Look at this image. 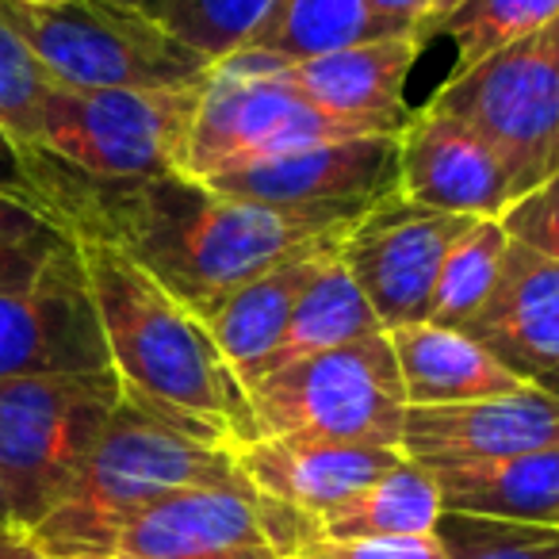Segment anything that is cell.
<instances>
[{"instance_id":"6da1fadb","label":"cell","mask_w":559,"mask_h":559,"mask_svg":"<svg viewBox=\"0 0 559 559\" xmlns=\"http://www.w3.org/2000/svg\"><path fill=\"white\" fill-rule=\"evenodd\" d=\"M35 180L70 238L119 246L195 314L280 261L342 241L357 223L330 211L238 200L192 177L96 180L47 150H35Z\"/></svg>"},{"instance_id":"7a4b0ae2","label":"cell","mask_w":559,"mask_h":559,"mask_svg":"<svg viewBox=\"0 0 559 559\" xmlns=\"http://www.w3.org/2000/svg\"><path fill=\"white\" fill-rule=\"evenodd\" d=\"M123 395L157 421L238 456L261 441L253 403L215 337L142 264L104 238H73Z\"/></svg>"},{"instance_id":"3957f363","label":"cell","mask_w":559,"mask_h":559,"mask_svg":"<svg viewBox=\"0 0 559 559\" xmlns=\"http://www.w3.org/2000/svg\"><path fill=\"white\" fill-rule=\"evenodd\" d=\"M238 456L157 421L123 395L66 498L27 533L50 559H111L150 502L185 487L241 483Z\"/></svg>"},{"instance_id":"277c9868","label":"cell","mask_w":559,"mask_h":559,"mask_svg":"<svg viewBox=\"0 0 559 559\" xmlns=\"http://www.w3.org/2000/svg\"><path fill=\"white\" fill-rule=\"evenodd\" d=\"M119 403L116 368L0 383V483L16 533L27 536L62 502Z\"/></svg>"},{"instance_id":"5b68a950","label":"cell","mask_w":559,"mask_h":559,"mask_svg":"<svg viewBox=\"0 0 559 559\" xmlns=\"http://www.w3.org/2000/svg\"><path fill=\"white\" fill-rule=\"evenodd\" d=\"M203 81L173 88L55 85L43 108L39 150L96 180L185 177Z\"/></svg>"},{"instance_id":"8992f818","label":"cell","mask_w":559,"mask_h":559,"mask_svg":"<svg viewBox=\"0 0 559 559\" xmlns=\"http://www.w3.org/2000/svg\"><path fill=\"white\" fill-rule=\"evenodd\" d=\"M246 391L261 437L299 433L403 449L406 391L388 334L360 337L276 368Z\"/></svg>"},{"instance_id":"52a82bcc","label":"cell","mask_w":559,"mask_h":559,"mask_svg":"<svg viewBox=\"0 0 559 559\" xmlns=\"http://www.w3.org/2000/svg\"><path fill=\"white\" fill-rule=\"evenodd\" d=\"M0 9L62 88H173L211 73L207 58L154 16L116 0H70L58 9L0 0Z\"/></svg>"},{"instance_id":"ba28073f","label":"cell","mask_w":559,"mask_h":559,"mask_svg":"<svg viewBox=\"0 0 559 559\" xmlns=\"http://www.w3.org/2000/svg\"><path fill=\"white\" fill-rule=\"evenodd\" d=\"M429 108L464 119L510 169L513 192L559 173V16L449 78Z\"/></svg>"},{"instance_id":"9c48e42d","label":"cell","mask_w":559,"mask_h":559,"mask_svg":"<svg viewBox=\"0 0 559 559\" xmlns=\"http://www.w3.org/2000/svg\"><path fill=\"white\" fill-rule=\"evenodd\" d=\"M365 131L322 116L257 50H234L211 66L195 108L185 177L211 180L246 165L269 162L299 146L360 139Z\"/></svg>"},{"instance_id":"30bf717a","label":"cell","mask_w":559,"mask_h":559,"mask_svg":"<svg viewBox=\"0 0 559 559\" xmlns=\"http://www.w3.org/2000/svg\"><path fill=\"white\" fill-rule=\"evenodd\" d=\"M311 536H319L311 518L241 479L150 502L119 533L111 559H296Z\"/></svg>"},{"instance_id":"8fae6325","label":"cell","mask_w":559,"mask_h":559,"mask_svg":"<svg viewBox=\"0 0 559 559\" xmlns=\"http://www.w3.org/2000/svg\"><path fill=\"white\" fill-rule=\"evenodd\" d=\"M472 215L433 211L403 192L380 200L342 238V261L380 314L383 330L429 322L437 276Z\"/></svg>"},{"instance_id":"7c38bea8","label":"cell","mask_w":559,"mask_h":559,"mask_svg":"<svg viewBox=\"0 0 559 559\" xmlns=\"http://www.w3.org/2000/svg\"><path fill=\"white\" fill-rule=\"evenodd\" d=\"M111 368L78 241H66L27 288H0V383Z\"/></svg>"},{"instance_id":"4fadbf2b","label":"cell","mask_w":559,"mask_h":559,"mask_svg":"<svg viewBox=\"0 0 559 559\" xmlns=\"http://www.w3.org/2000/svg\"><path fill=\"white\" fill-rule=\"evenodd\" d=\"M203 185L269 207L330 211L360 218L399 192V134H360L276 154Z\"/></svg>"},{"instance_id":"5bb4252c","label":"cell","mask_w":559,"mask_h":559,"mask_svg":"<svg viewBox=\"0 0 559 559\" xmlns=\"http://www.w3.org/2000/svg\"><path fill=\"white\" fill-rule=\"evenodd\" d=\"M559 444V399L525 383L513 395L452 406H406L403 456L426 467L487 464Z\"/></svg>"},{"instance_id":"9a60e30c","label":"cell","mask_w":559,"mask_h":559,"mask_svg":"<svg viewBox=\"0 0 559 559\" xmlns=\"http://www.w3.org/2000/svg\"><path fill=\"white\" fill-rule=\"evenodd\" d=\"M399 192L433 211L498 218L513 200L502 157L464 119L429 108L399 131Z\"/></svg>"},{"instance_id":"2e32d148","label":"cell","mask_w":559,"mask_h":559,"mask_svg":"<svg viewBox=\"0 0 559 559\" xmlns=\"http://www.w3.org/2000/svg\"><path fill=\"white\" fill-rule=\"evenodd\" d=\"M421 47L414 35H391V39L360 43L322 58L304 62H280L264 55L276 78H284L311 108L322 116L342 119L365 134H399L411 123L403 104V88L418 62Z\"/></svg>"},{"instance_id":"e0dca14e","label":"cell","mask_w":559,"mask_h":559,"mask_svg":"<svg viewBox=\"0 0 559 559\" xmlns=\"http://www.w3.org/2000/svg\"><path fill=\"white\" fill-rule=\"evenodd\" d=\"M403 460V449L383 444H349L322 441V437H261L238 452V467L257 495L272 498L280 506H292L296 513L319 525L330 510L349 502L357 490L388 475Z\"/></svg>"},{"instance_id":"ac0fdd59","label":"cell","mask_w":559,"mask_h":559,"mask_svg":"<svg viewBox=\"0 0 559 559\" xmlns=\"http://www.w3.org/2000/svg\"><path fill=\"white\" fill-rule=\"evenodd\" d=\"M513 376L536 383L559 368V261L510 241L502 272L467 326Z\"/></svg>"},{"instance_id":"d6986e66","label":"cell","mask_w":559,"mask_h":559,"mask_svg":"<svg viewBox=\"0 0 559 559\" xmlns=\"http://www.w3.org/2000/svg\"><path fill=\"white\" fill-rule=\"evenodd\" d=\"M337 246L342 241H326V246L288 257V261H280L276 269L253 276L249 284L234 288L230 296H223L200 314V322L215 337L218 353L238 372L241 383L253 380L257 368L280 345L304 292L311 288V280L322 272V264L337 253Z\"/></svg>"},{"instance_id":"ffe728a7","label":"cell","mask_w":559,"mask_h":559,"mask_svg":"<svg viewBox=\"0 0 559 559\" xmlns=\"http://www.w3.org/2000/svg\"><path fill=\"white\" fill-rule=\"evenodd\" d=\"M403 372L406 406H452L475 399L513 395L525 388L490 349H483L467 330L414 322V326L388 330Z\"/></svg>"},{"instance_id":"44dd1931","label":"cell","mask_w":559,"mask_h":559,"mask_svg":"<svg viewBox=\"0 0 559 559\" xmlns=\"http://www.w3.org/2000/svg\"><path fill=\"white\" fill-rule=\"evenodd\" d=\"M449 513L559 525V444L487 464L429 467Z\"/></svg>"},{"instance_id":"7402d4cb","label":"cell","mask_w":559,"mask_h":559,"mask_svg":"<svg viewBox=\"0 0 559 559\" xmlns=\"http://www.w3.org/2000/svg\"><path fill=\"white\" fill-rule=\"evenodd\" d=\"M372 334H388V330H383L380 314L372 311L368 296L360 292V284L353 280V272L345 269L342 246H337V253L322 264V272L311 280V288L304 292V299H299L288 330H284V337H280L276 349L269 353V360L257 368L253 380L276 372V368L296 365V360H307V357H319V353H326V349H337V345L372 337Z\"/></svg>"},{"instance_id":"603a6c76","label":"cell","mask_w":559,"mask_h":559,"mask_svg":"<svg viewBox=\"0 0 559 559\" xmlns=\"http://www.w3.org/2000/svg\"><path fill=\"white\" fill-rule=\"evenodd\" d=\"M444 506L433 472L403 456L388 475L330 510L319 521L322 540H388V536H426L437 528Z\"/></svg>"},{"instance_id":"cb8c5ba5","label":"cell","mask_w":559,"mask_h":559,"mask_svg":"<svg viewBox=\"0 0 559 559\" xmlns=\"http://www.w3.org/2000/svg\"><path fill=\"white\" fill-rule=\"evenodd\" d=\"M376 39L391 35L372 16L368 0H272L261 27L241 50L272 55L280 62H304Z\"/></svg>"},{"instance_id":"d4e9b609","label":"cell","mask_w":559,"mask_h":559,"mask_svg":"<svg viewBox=\"0 0 559 559\" xmlns=\"http://www.w3.org/2000/svg\"><path fill=\"white\" fill-rule=\"evenodd\" d=\"M506 249H510V238H506L498 218H475L452 241L449 257L441 264V276H437L433 299H429V322L433 326H449V330L472 326L475 314L483 311V304L495 292Z\"/></svg>"},{"instance_id":"484cf974","label":"cell","mask_w":559,"mask_h":559,"mask_svg":"<svg viewBox=\"0 0 559 559\" xmlns=\"http://www.w3.org/2000/svg\"><path fill=\"white\" fill-rule=\"evenodd\" d=\"M556 16H559V0H464L452 16H444L429 32V39L452 43L456 62H452L449 78H460V73L479 66L495 50L540 32Z\"/></svg>"},{"instance_id":"4316f807","label":"cell","mask_w":559,"mask_h":559,"mask_svg":"<svg viewBox=\"0 0 559 559\" xmlns=\"http://www.w3.org/2000/svg\"><path fill=\"white\" fill-rule=\"evenodd\" d=\"M272 0H162L150 16L211 66L246 47Z\"/></svg>"},{"instance_id":"83f0119b","label":"cell","mask_w":559,"mask_h":559,"mask_svg":"<svg viewBox=\"0 0 559 559\" xmlns=\"http://www.w3.org/2000/svg\"><path fill=\"white\" fill-rule=\"evenodd\" d=\"M55 88L47 66L0 9V131L24 150H39L43 108Z\"/></svg>"},{"instance_id":"f1b7e54d","label":"cell","mask_w":559,"mask_h":559,"mask_svg":"<svg viewBox=\"0 0 559 559\" xmlns=\"http://www.w3.org/2000/svg\"><path fill=\"white\" fill-rule=\"evenodd\" d=\"M433 533L449 559H559V525L444 510Z\"/></svg>"},{"instance_id":"f546056e","label":"cell","mask_w":559,"mask_h":559,"mask_svg":"<svg viewBox=\"0 0 559 559\" xmlns=\"http://www.w3.org/2000/svg\"><path fill=\"white\" fill-rule=\"evenodd\" d=\"M498 223H502L510 241L559 261V173L544 180V185L528 188L525 195H518L498 215Z\"/></svg>"},{"instance_id":"4dcf8cb0","label":"cell","mask_w":559,"mask_h":559,"mask_svg":"<svg viewBox=\"0 0 559 559\" xmlns=\"http://www.w3.org/2000/svg\"><path fill=\"white\" fill-rule=\"evenodd\" d=\"M296 559H449L437 540V533L426 536H388V540H322L311 536Z\"/></svg>"},{"instance_id":"1f68e13d","label":"cell","mask_w":559,"mask_h":559,"mask_svg":"<svg viewBox=\"0 0 559 559\" xmlns=\"http://www.w3.org/2000/svg\"><path fill=\"white\" fill-rule=\"evenodd\" d=\"M70 234L32 203L0 192V246H62Z\"/></svg>"},{"instance_id":"d6a6232c","label":"cell","mask_w":559,"mask_h":559,"mask_svg":"<svg viewBox=\"0 0 559 559\" xmlns=\"http://www.w3.org/2000/svg\"><path fill=\"white\" fill-rule=\"evenodd\" d=\"M0 192L16 195V200L47 211L43 192H39V180H35V150H24L20 142H12L4 131H0ZM47 215H50V211H47ZM50 218H55V215H50ZM55 223H58V218H55ZM58 226H62V223H58Z\"/></svg>"},{"instance_id":"836d02e7","label":"cell","mask_w":559,"mask_h":559,"mask_svg":"<svg viewBox=\"0 0 559 559\" xmlns=\"http://www.w3.org/2000/svg\"><path fill=\"white\" fill-rule=\"evenodd\" d=\"M62 246H0V288H27V284H35L39 272L47 269V261Z\"/></svg>"},{"instance_id":"e575fe53","label":"cell","mask_w":559,"mask_h":559,"mask_svg":"<svg viewBox=\"0 0 559 559\" xmlns=\"http://www.w3.org/2000/svg\"><path fill=\"white\" fill-rule=\"evenodd\" d=\"M368 9L388 35H418L426 27L433 0H368Z\"/></svg>"},{"instance_id":"d590c367","label":"cell","mask_w":559,"mask_h":559,"mask_svg":"<svg viewBox=\"0 0 559 559\" xmlns=\"http://www.w3.org/2000/svg\"><path fill=\"white\" fill-rule=\"evenodd\" d=\"M0 559H50L16 528H0Z\"/></svg>"},{"instance_id":"8d00e7d4","label":"cell","mask_w":559,"mask_h":559,"mask_svg":"<svg viewBox=\"0 0 559 559\" xmlns=\"http://www.w3.org/2000/svg\"><path fill=\"white\" fill-rule=\"evenodd\" d=\"M464 0H433V9H429V20H426V27H421L418 35H414V43H418L421 50H426V39H429V32H433L437 24H441L444 16H452V12L460 9Z\"/></svg>"},{"instance_id":"74e56055","label":"cell","mask_w":559,"mask_h":559,"mask_svg":"<svg viewBox=\"0 0 559 559\" xmlns=\"http://www.w3.org/2000/svg\"><path fill=\"white\" fill-rule=\"evenodd\" d=\"M0 528H12V510H9V495H4V483H0Z\"/></svg>"},{"instance_id":"f35d334b","label":"cell","mask_w":559,"mask_h":559,"mask_svg":"<svg viewBox=\"0 0 559 559\" xmlns=\"http://www.w3.org/2000/svg\"><path fill=\"white\" fill-rule=\"evenodd\" d=\"M536 388L551 391V395L559 399V368H556V372H548V376H540V380H536Z\"/></svg>"},{"instance_id":"ab89813d","label":"cell","mask_w":559,"mask_h":559,"mask_svg":"<svg viewBox=\"0 0 559 559\" xmlns=\"http://www.w3.org/2000/svg\"><path fill=\"white\" fill-rule=\"evenodd\" d=\"M116 4H127V9H139V12H146V16H150V12H154L162 0H116Z\"/></svg>"},{"instance_id":"60d3db41","label":"cell","mask_w":559,"mask_h":559,"mask_svg":"<svg viewBox=\"0 0 559 559\" xmlns=\"http://www.w3.org/2000/svg\"><path fill=\"white\" fill-rule=\"evenodd\" d=\"M16 4H27V9H58V4H70V0H16Z\"/></svg>"}]
</instances>
